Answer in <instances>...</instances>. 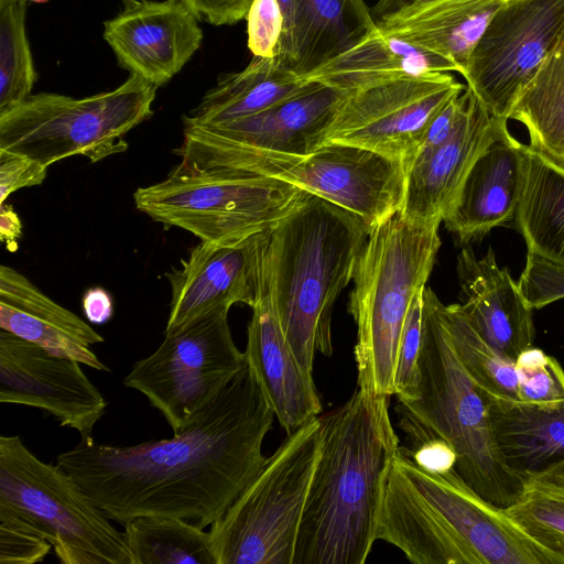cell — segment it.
<instances>
[{"label":"cell","mask_w":564,"mask_h":564,"mask_svg":"<svg viewBox=\"0 0 564 564\" xmlns=\"http://www.w3.org/2000/svg\"><path fill=\"white\" fill-rule=\"evenodd\" d=\"M274 416L246 366L171 438L129 446L82 438L56 457V465L121 525L160 516L204 529L262 469V445Z\"/></svg>","instance_id":"obj_1"},{"label":"cell","mask_w":564,"mask_h":564,"mask_svg":"<svg viewBox=\"0 0 564 564\" xmlns=\"http://www.w3.org/2000/svg\"><path fill=\"white\" fill-rule=\"evenodd\" d=\"M389 397L357 389L319 416L321 451L293 564H364L377 528L390 464L400 449Z\"/></svg>","instance_id":"obj_2"},{"label":"cell","mask_w":564,"mask_h":564,"mask_svg":"<svg viewBox=\"0 0 564 564\" xmlns=\"http://www.w3.org/2000/svg\"><path fill=\"white\" fill-rule=\"evenodd\" d=\"M367 226L350 212L305 192L264 234L262 262L282 330L304 370L316 351L332 356V312L352 280Z\"/></svg>","instance_id":"obj_3"},{"label":"cell","mask_w":564,"mask_h":564,"mask_svg":"<svg viewBox=\"0 0 564 564\" xmlns=\"http://www.w3.org/2000/svg\"><path fill=\"white\" fill-rule=\"evenodd\" d=\"M377 540L414 564H512L528 546L524 531L455 469H425L401 447L389 467Z\"/></svg>","instance_id":"obj_4"},{"label":"cell","mask_w":564,"mask_h":564,"mask_svg":"<svg viewBox=\"0 0 564 564\" xmlns=\"http://www.w3.org/2000/svg\"><path fill=\"white\" fill-rule=\"evenodd\" d=\"M423 335L412 378L395 394L400 426L412 446L429 438L446 442L456 454L458 476L500 509L521 496L524 481L502 463L482 391L460 364L442 316V302L423 289Z\"/></svg>","instance_id":"obj_5"},{"label":"cell","mask_w":564,"mask_h":564,"mask_svg":"<svg viewBox=\"0 0 564 564\" xmlns=\"http://www.w3.org/2000/svg\"><path fill=\"white\" fill-rule=\"evenodd\" d=\"M440 223H414L400 212L373 228L360 251L349 313L357 325V384L395 394L398 347L414 295L423 290L441 247Z\"/></svg>","instance_id":"obj_6"},{"label":"cell","mask_w":564,"mask_h":564,"mask_svg":"<svg viewBox=\"0 0 564 564\" xmlns=\"http://www.w3.org/2000/svg\"><path fill=\"white\" fill-rule=\"evenodd\" d=\"M0 522L47 540L63 564H134L123 532L19 435L0 436Z\"/></svg>","instance_id":"obj_7"},{"label":"cell","mask_w":564,"mask_h":564,"mask_svg":"<svg viewBox=\"0 0 564 564\" xmlns=\"http://www.w3.org/2000/svg\"><path fill=\"white\" fill-rule=\"evenodd\" d=\"M304 194L271 176L180 162L161 182L139 187L133 199L140 212L165 227L186 230L203 242L234 246L274 227Z\"/></svg>","instance_id":"obj_8"},{"label":"cell","mask_w":564,"mask_h":564,"mask_svg":"<svg viewBox=\"0 0 564 564\" xmlns=\"http://www.w3.org/2000/svg\"><path fill=\"white\" fill-rule=\"evenodd\" d=\"M319 416L289 434L208 531L216 564H293L321 451Z\"/></svg>","instance_id":"obj_9"},{"label":"cell","mask_w":564,"mask_h":564,"mask_svg":"<svg viewBox=\"0 0 564 564\" xmlns=\"http://www.w3.org/2000/svg\"><path fill=\"white\" fill-rule=\"evenodd\" d=\"M156 89L130 75L111 91L79 99L30 95L0 112V149L47 167L75 155L95 163L126 152V134L153 115Z\"/></svg>","instance_id":"obj_10"},{"label":"cell","mask_w":564,"mask_h":564,"mask_svg":"<svg viewBox=\"0 0 564 564\" xmlns=\"http://www.w3.org/2000/svg\"><path fill=\"white\" fill-rule=\"evenodd\" d=\"M229 310L215 308L164 332L156 350L135 361L123 379L160 411L173 434L247 366L231 336Z\"/></svg>","instance_id":"obj_11"},{"label":"cell","mask_w":564,"mask_h":564,"mask_svg":"<svg viewBox=\"0 0 564 564\" xmlns=\"http://www.w3.org/2000/svg\"><path fill=\"white\" fill-rule=\"evenodd\" d=\"M345 93L317 82L258 113L210 126H184L174 153L199 169L249 172L270 156H302L322 144V137Z\"/></svg>","instance_id":"obj_12"},{"label":"cell","mask_w":564,"mask_h":564,"mask_svg":"<svg viewBox=\"0 0 564 564\" xmlns=\"http://www.w3.org/2000/svg\"><path fill=\"white\" fill-rule=\"evenodd\" d=\"M465 87L451 73L435 72L391 77L345 93L322 144L366 148L401 162L405 171L431 120Z\"/></svg>","instance_id":"obj_13"},{"label":"cell","mask_w":564,"mask_h":564,"mask_svg":"<svg viewBox=\"0 0 564 564\" xmlns=\"http://www.w3.org/2000/svg\"><path fill=\"white\" fill-rule=\"evenodd\" d=\"M564 32V0H509L476 43L464 78L485 108L509 120L520 93Z\"/></svg>","instance_id":"obj_14"},{"label":"cell","mask_w":564,"mask_h":564,"mask_svg":"<svg viewBox=\"0 0 564 564\" xmlns=\"http://www.w3.org/2000/svg\"><path fill=\"white\" fill-rule=\"evenodd\" d=\"M251 173L293 184L357 216L371 231L400 212L405 171L372 150L329 142L302 156H270Z\"/></svg>","instance_id":"obj_15"},{"label":"cell","mask_w":564,"mask_h":564,"mask_svg":"<svg viewBox=\"0 0 564 564\" xmlns=\"http://www.w3.org/2000/svg\"><path fill=\"white\" fill-rule=\"evenodd\" d=\"M80 365L0 329V402L40 409L91 438L108 402Z\"/></svg>","instance_id":"obj_16"},{"label":"cell","mask_w":564,"mask_h":564,"mask_svg":"<svg viewBox=\"0 0 564 564\" xmlns=\"http://www.w3.org/2000/svg\"><path fill=\"white\" fill-rule=\"evenodd\" d=\"M104 25L118 64L156 88L185 66L203 41L197 18L182 0H130Z\"/></svg>","instance_id":"obj_17"},{"label":"cell","mask_w":564,"mask_h":564,"mask_svg":"<svg viewBox=\"0 0 564 564\" xmlns=\"http://www.w3.org/2000/svg\"><path fill=\"white\" fill-rule=\"evenodd\" d=\"M467 87L460 118L442 143L420 149L405 167L400 213L414 223H442L479 154L506 129Z\"/></svg>","instance_id":"obj_18"},{"label":"cell","mask_w":564,"mask_h":564,"mask_svg":"<svg viewBox=\"0 0 564 564\" xmlns=\"http://www.w3.org/2000/svg\"><path fill=\"white\" fill-rule=\"evenodd\" d=\"M265 232L234 246L200 241L180 268L166 273L172 299L165 332L218 307L237 303L252 307L260 289Z\"/></svg>","instance_id":"obj_19"},{"label":"cell","mask_w":564,"mask_h":564,"mask_svg":"<svg viewBox=\"0 0 564 564\" xmlns=\"http://www.w3.org/2000/svg\"><path fill=\"white\" fill-rule=\"evenodd\" d=\"M251 308L243 351L246 362L289 435L319 416L322 402L313 375L299 362L276 317L262 258L259 294Z\"/></svg>","instance_id":"obj_20"},{"label":"cell","mask_w":564,"mask_h":564,"mask_svg":"<svg viewBox=\"0 0 564 564\" xmlns=\"http://www.w3.org/2000/svg\"><path fill=\"white\" fill-rule=\"evenodd\" d=\"M456 268L459 306L467 321L488 345L516 362L534 338L532 308L519 284L499 267L491 249L478 258L470 248H464Z\"/></svg>","instance_id":"obj_21"},{"label":"cell","mask_w":564,"mask_h":564,"mask_svg":"<svg viewBox=\"0 0 564 564\" xmlns=\"http://www.w3.org/2000/svg\"><path fill=\"white\" fill-rule=\"evenodd\" d=\"M527 145L506 128L476 159L443 221L462 243L481 239L514 218Z\"/></svg>","instance_id":"obj_22"},{"label":"cell","mask_w":564,"mask_h":564,"mask_svg":"<svg viewBox=\"0 0 564 564\" xmlns=\"http://www.w3.org/2000/svg\"><path fill=\"white\" fill-rule=\"evenodd\" d=\"M0 329L55 356L109 371L91 349L105 338L75 313L50 299L25 275L4 264L0 267Z\"/></svg>","instance_id":"obj_23"},{"label":"cell","mask_w":564,"mask_h":564,"mask_svg":"<svg viewBox=\"0 0 564 564\" xmlns=\"http://www.w3.org/2000/svg\"><path fill=\"white\" fill-rule=\"evenodd\" d=\"M481 391L505 466L523 481L564 478V399L524 402Z\"/></svg>","instance_id":"obj_24"},{"label":"cell","mask_w":564,"mask_h":564,"mask_svg":"<svg viewBox=\"0 0 564 564\" xmlns=\"http://www.w3.org/2000/svg\"><path fill=\"white\" fill-rule=\"evenodd\" d=\"M509 0H430L391 13L377 24L431 52L464 76L470 54L494 14Z\"/></svg>","instance_id":"obj_25"},{"label":"cell","mask_w":564,"mask_h":564,"mask_svg":"<svg viewBox=\"0 0 564 564\" xmlns=\"http://www.w3.org/2000/svg\"><path fill=\"white\" fill-rule=\"evenodd\" d=\"M435 72L456 69L442 57L388 34L376 22L354 45L302 79L348 93L391 77Z\"/></svg>","instance_id":"obj_26"},{"label":"cell","mask_w":564,"mask_h":564,"mask_svg":"<svg viewBox=\"0 0 564 564\" xmlns=\"http://www.w3.org/2000/svg\"><path fill=\"white\" fill-rule=\"evenodd\" d=\"M306 82L276 58L253 56L238 73L221 75L184 126H210L263 111L299 91Z\"/></svg>","instance_id":"obj_27"},{"label":"cell","mask_w":564,"mask_h":564,"mask_svg":"<svg viewBox=\"0 0 564 564\" xmlns=\"http://www.w3.org/2000/svg\"><path fill=\"white\" fill-rule=\"evenodd\" d=\"M513 220L528 252L564 265V162L529 144Z\"/></svg>","instance_id":"obj_28"},{"label":"cell","mask_w":564,"mask_h":564,"mask_svg":"<svg viewBox=\"0 0 564 564\" xmlns=\"http://www.w3.org/2000/svg\"><path fill=\"white\" fill-rule=\"evenodd\" d=\"M375 24L362 0H299L294 70L303 77L349 48Z\"/></svg>","instance_id":"obj_29"},{"label":"cell","mask_w":564,"mask_h":564,"mask_svg":"<svg viewBox=\"0 0 564 564\" xmlns=\"http://www.w3.org/2000/svg\"><path fill=\"white\" fill-rule=\"evenodd\" d=\"M509 119L525 127L530 147L564 162V32L520 93Z\"/></svg>","instance_id":"obj_30"},{"label":"cell","mask_w":564,"mask_h":564,"mask_svg":"<svg viewBox=\"0 0 564 564\" xmlns=\"http://www.w3.org/2000/svg\"><path fill=\"white\" fill-rule=\"evenodd\" d=\"M123 527L134 564H216L209 533L189 521L143 516Z\"/></svg>","instance_id":"obj_31"},{"label":"cell","mask_w":564,"mask_h":564,"mask_svg":"<svg viewBox=\"0 0 564 564\" xmlns=\"http://www.w3.org/2000/svg\"><path fill=\"white\" fill-rule=\"evenodd\" d=\"M442 316L453 348L475 384L494 395L520 401L516 362L477 334L459 304H442Z\"/></svg>","instance_id":"obj_32"},{"label":"cell","mask_w":564,"mask_h":564,"mask_svg":"<svg viewBox=\"0 0 564 564\" xmlns=\"http://www.w3.org/2000/svg\"><path fill=\"white\" fill-rule=\"evenodd\" d=\"M25 11V0H0V112L29 97L36 82Z\"/></svg>","instance_id":"obj_33"},{"label":"cell","mask_w":564,"mask_h":564,"mask_svg":"<svg viewBox=\"0 0 564 564\" xmlns=\"http://www.w3.org/2000/svg\"><path fill=\"white\" fill-rule=\"evenodd\" d=\"M503 510L534 541L564 556V485L529 478Z\"/></svg>","instance_id":"obj_34"},{"label":"cell","mask_w":564,"mask_h":564,"mask_svg":"<svg viewBox=\"0 0 564 564\" xmlns=\"http://www.w3.org/2000/svg\"><path fill=\"white\" fill-rule=\"evenodd\" d=\"M519 398L524 402L564 399V369L552 356L529 348L516 360Z\"/></svg>","instance_id":"obj_35"},{"label":"cell","mask_w":564,"mask_h":564,"mask_svg":"<svg viewBox=\"0 0 564 564\" xmlns=\"http://www.w3.org/2000/svg\"><path fill=\"white\" fill-rule=\"evenodd\" d=\"M245 19L252 56L278 58L284 23L278 0H253Z\"/></svg>","instance_id":"obj_36"},{"label":"cell","mask_w":564,"mask_h":564,"mask_svg":"<svg viewBox=\"0 0 564 564\" xmlns=\"http://www.w3.org/2000/svg\"><path fill=\"white\" fill-rule=\"evenodd\" d=\"M518 284L529 306L542 308L564 299V265L528 252Z\"/></svg>","instance_id":"obj_37"},{"label":"cell","mask_w":564,"mask_h":564,"mask_svg":"<svg viewBox=\"0 0 564 564\" xmlns=\"http://www.w3.org/2000/svg\"><path fill=\"white\" fill-rule=\"evenodd\" d=\"M422 293L423 290L414 295L401 332L395 370V394L410 382L419 357L423 335Z\"/></svg>","instance_id":"obj_38"},{"label":"cell","mask_w":564,"mask_h":564,"mask_svg":"<svg viewBox=\"0 0 564 564\" xmlns=\"http://www.w3.org/2000/svg\"><path fill=\"white\" fill-rule=\"evenodd\" d=\"M51 549L52 544L42 536L0 522V564L41 563Z\"/></svg>","instance_id":"obj_39"},{"label":"cell","mask_w":564,"mask_h":564,"mask_svg":"<svg viewBox=\"0 0 564 564\" xmlns=\"http://www.w3.org/2000/svg\"><path fill=\"white\" fill-rule=\"evenodd\" d=\"M47 166L30 158L0 149V204L14 192L43 183Z\"/></svg>","instance_id":"obj_40"},{"label":"cell","mask_w":564,"mask_h":564,"mask_svg":"<svg viewBox=\"0 0 564 564\" xmlns=\"http://www.w3.org/2000/svg\"><path fill=\"white\" fill-rule=\"evenodd\" d=\"M198 21L229 25L246 18L253 0H182Z\"/></svg>","instance_id":"obj_41"},{"label":"cell","mask_w":564,"mask_h":564,"mask_svg":"<svg viewBox=\"0 0 564 564\" xmlns=\"http://www.w3.org/2000/svg\"><path fill=\"white\" fill-rule=\"evenodd\" d=\"M409 453L425 469L438 473L455 469L456 454L446 442L440 438H429L413 445Z\"/></svg>","instance_id":"obj_42"},{"label":"cell","mask_w":564,"mask_h":564,"mask_svg":"<svg viewBox=\"0 0 564 564\" xmlns=\"http://www.w3.org/2000/svg\"><path fill=\"white\" fill-rule=\"evenodd\" d=\"M283 14V34L279 59L285 66L295 69L299 61L296 25L299 0H278Z\"/></svg>","instance_id":"obj_43"},{"label":"cell","mask_w":564,"mask_h":564,"mask_svg":"<svg viewBox=\"0 0 564 564\" xmlns=\"http://www.w3.org/2000/svg\"><path fill=\"white\" fill-rule=\"evenodd\" d=\"M83 311L88 322L104 325L113 315V303L110 294L102 288L88 289L83 296Z\"/></svg>","instance_id":"obj_44"},{"label":"cell","mask_w":564,"mask_h":564,"mask_svg":"<svg viewBox=\"0 0 564 564\" xmlns=\"http://www.w3.org/2000/svg\"><path fill=\"white\" fill-rule=\"evenodd\" d=\"M22 236V223L11 205L0 204V239L7 249L14 252Z\"/></svg>","instance_id":"obj_45"},{"label":"cell","mask_w":564,"mask_h":564,"mask_svg":"<svg viewBox=\"0 0 564 564\" xmlns=\"http://www.w3.org/2000/svg\"><path fill=\"white\" fill-rule=\"evenodd\" d=\"M426 1L430 0H379L376 7L373 8L372 18H376V22H378L391 13H394L406 7Z\"/></svg>","instance_id":"obj_46"},{"label":"cell","mask_w":564,"mask_h":564,"mask_svg":"<svg viewBox=\"0 0 564 564\" xmlns=\"http://www.w3.org/2000/svg\"><path fill=\"white\" fill-rule=\"evenodd\" d=\"M541 480V479H540ZM544 481H547V480H544ZM549 482H554V484H558V485H564V478H561V479H557V480H550Z\"/></svg>","instance_id":"obj_47"}]
</instances>
